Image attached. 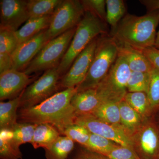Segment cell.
<instances>
[{
  "mask_svg": "<svg viewBox=\"0 0 159 159\" xmlns=\"http://www.w3.org/2000/svg\"><path fill=\"white\" fill-rule=\"evenodd\" d=\"M76 88L65 89L41 102L18 111V122L51 124L62 134L67 126L74 123L76 115L71 101Z\"/></svg>",
  "mask_w": 159,
  "mask_h": 159,
  "instance_id": "6da1fadb",
  "label": "cell"
},
{
  "mask_svg": "<svg viewBox=\"0 0 159 159\" xmlns=\"http://www.w3.org/2000/svg\"><path fill=\"white\" fill-rule=\"evenodd\" d=\"M159 12L150 11L142 16L127 14L112 30L111 36L117 42L142 51L154 47Z\"/></svg>",
  "mask_w": 159,
  "mask_h": 159,
  "instance_id": "7a4b0ae2",
  "label": "cell"
},
{
  "mask_svg": "<svg viewBox=\"0 0 159 159\" xmlns=\"http://www.w3.org/2000/svg\"><path fill=\"white\" fill-rule=\"evenodd\" d=\"M107 23L89 11L84 16L76 28L68 49L57 69L61 77L68 70L77 56L91 41L102 34H107Z\"/></svg>",
  "mask_w": 159,
  "mask_h": 159,
  "instance_id": "3957f363",
  "label": "cell"
},
{
  "mask_svg": "<svg viewBox=\"0 0 159 159\" xmlns=\"http://www.w3.org/2000/svg\"><path fill=\"white\" fill-rule=\"evenodd\" d=\"M119 54V45L112 36H98L93 59L86 77L76 87L77 92L94 88L105 77Z\"/></svg>",
  "mask_w": 159,
  "mask_h": 159,
  "instance_id": "277c9868",
  "label": "cell"
},
{
  "mask_svg": "<svg viewBox=\"0 0 159 159\" xmlns=\"http://www.w3.org/2000/svg\"><path fill=\"white\" fill-rule=\"evenodd\" d=\"M76 28L66 31L46 43L23 72L29 75L57 67L68 49Z\"/></svg>",
  "mask_w": 159,
  "mask_h": 159,
  "instance_id": "5b68a950",
  "label": "cell"
},
{
  "mask_svg": "<svg viewBox=\"0 0 159 159\" xmlns=\"http://www.w3.org/2000/svg\"><path fill=\"white\" fill-rule=\"evenodd\" d=\"M84 13L80 1L62 0L51 16L50 25L46 31L47 41L77 27Z\"/></svg>",
  "mask_w": 159,
  "mask_h": 159,
  "instance_id": "8992f818",
  "label": "cell"
},
{
  "mask_svg": "<svg viewBox=\"0 0 159 159\" xmlns=\"http://www.w3.org/2000/svg\"><path fill=\"white\" fill-rule=\"evenodd\" d=\"M131 73L125 60L118 54L108 73L96 87L106 100L120 102L127 93V84Z\"/></svg>",
  "mask_w": 159,
  "mask_h": 159,
  "instance_id": "52a82bcc",
  "label": "cell"
},
{
  "mask_svg": "<svg viewBox=\"0 0 159 159\" xmlns=\"http://www.w3.org/2000/svg\"><path fill=\"white\" fill-rule=\"evenodd\" d=\"M61 78L57 67L45 71L23 91L19 108H27L37 105L56 94L58 81Z\"/></svg>",
  "mask_w": 159,
  "mask_h": 159,
  "instance_id": "ba28073f",
  "label": "cell"
},
{
  "mask_svg": "<svg viewBox=\"0 0 159 159\" xmlns=\"http://www.w3.org/2000/svg\"><path fill=\"white\" fill-rule=\"evenodd\" d=\"M133 147L142 159H157L159 153V125L155 116L144 120L131 137Z\"/></svg>",
  "mask_w": 159,
  "mask_h": 159,
  "instance_id": "9c48e42d",
  "label": "cell"
},
{
  "mask_svg": "<svg viewBox=\"0 0 159 159\" xmlns=\"http://www.w3.org/2000/svg\"><path fill=\"white\" fill-rule=\"evenodd\" d=\"M74 123L85 127L91 133L109 139L121 146L133 148L131 138L121 125L108 124L92 114L77 116Z\"/></svg>",
  "mask_w": 159,
  "mask_h": 159,
  "instance_id": "30bf717a",
  "label": "cell"
},
{
  "mask_svg": "<svg viewBox=\"0 0 159 159\" xmlns=\"http://www.w3.org/2000/svg\"><path fill=\"white\" fill-rule=\"evenodd\" d=\"M98 37L91 41L74 60L68 70L61 78L60 83L62 87L65 89L76 88L84 81L93 59Z\"/></svg>",
  "mask_w": 159,
  "mask_h": 159,
  "instance_id": "8fae6325",
  "label": "cell"
},
{
  "mask_svg": "<svg viewBox=\"0 0 159 159\" xmlns=\"http://www.w3.org/2000/svg\"><path fill=\"white\" fill-rule=\"evenodd\" d=\"M30 19L27 1L1 0L0 1V28L16 31Z\"/></svg>",
  "mask_w": 159,
  "mask_h": 159,
  "instance_id": "7c38bea8",
  "label": "cell"
},
{
  "mask_svg": "<svg viewBox=\"0 0 159 159\" xmlns=\"http://www.w3.org/2000/svg\"><path fill=\"white\" fill-rule=\"evenodd\" d=\"M46 31H43L29 40L20 44L11 55L12 69L23 71L27 67L48 42Z\"/></svg>",
  "mask_w": 159,
  "mask_h": 159,
  "instance_id": "4fadbf2b",
  "label": "cell"
},
{
  "mask_svg": "<svg viewBox=\"0 0 159 159\" xmlns=\"http://www.w3.org/2000/svg\"><path fill=\"white\" fill-rule=\"evenodd\" d=\"M32 81L29 75L14 69L0 74L1 101L18 97Z\"/></svg>",
  "mask_w": 159,
  "mask_h": 159,
  "instance_id": "5bb4252c",
  "label": "cell"
},
{
  "mask_svg": "<svg viewBox=\"0 0 159 159\" xmlns=\"http://www.w3.org/2000/svg\"><path fill=\"white\" fill-rule=\"evenodd\" d=\"M105 100L102 94L95 87L77 92L72 97L71 103L77 116L92 114Z\"/></svg>",
  "mask_w": 159,
  "mask_h": 159,
  "instance_id": "9a60e30c",
  "label": "cell"
},
{
  "mask_svg": "<svg viewBox=\"0 0 159 159\" xmlns=\"http://www.w3.org/2000/svg\"><path fill=\"white\" fill-rule=\"evenodd\" d=\"M118 43V54L124 57L131 71L150 73L154 66L142 51L126 45Z\"/></svg>",
  "mask_w": 159,
  "mask_h": 159,
  "instance_id": "2e32d148",
  "label": "cell"
},
{
  "mask_svg": "<svg viewBox=\"0 0 159 159\" xmlns=\"http://www.w3.org/2000/svg\"><path fill=\"white\" fill-rule=\"evenodd\" d=\"M51 16L29 19L20 29L16 31L19 43L27 41L47 30L51 23Z\"/></svg>",
  "mask_w": 159,
  "mask_h": 159,
  "instance_id": "e0dca14e",
  "label": "cell"
},
{
  "mask_svg": "<svg viewBox=\"0 0 159 159\" xmlns=\"http://www.w3.org/2000/svg\"><path fill=\"white\" fill-rule=\"evenodd\" d=\"M119 106L120 124L126 133L131 138L145 120L124 99L120 101Z\"/></svg>",
  "mask_w": 159,
  "mask_h": 159,
  "instance_id": "ac0fdd59",
  "label": "cell"
},
{
  "mask_svg": "<svg viewBox=\"0 0 159 159\" xmlns=\"http://www.w3.org/2000/svg\"><path fill=\"white\" fill-rule=\"evenodd\" d=\"M59 132L51 124L37 125L31 144L34 149L48 148L60 136Z\"/></svg>",
  "mask_w": 159,
  "mask_h": 159,
  "instance_id": "d6986e66",
  "label": "cell"
},
{
  "mask_svg": "<svg viewBox=\"0 0 159 159\" xmlns=\"http://www.w3.org/2000/svg\"><path fill=\"white\" fill-rule=\"evenodd\" d=\"M21 94L8 102H0V129H11L17 123Z\"/></svg>",
  "mask_w": 159,
  "mask_h": 159,
  "instance_id": "ffe728a7",
  "label": "cell"
},
{
  "mask_svg": "<svg viewBox=\"0 0 159 159\" xmlns=\"http://www.w3.org/2000/svg\"><path fill=\"white\" fill-rule=\"evenodd\" d=\"M119 102L113 100H105L92 114L97 119L108 124L121 125Z\"/></svg>",
  "mask_w": 159,
  "mask_h": 159,
  "instance_id": "44dd1931",
  "label": "cell"
},
{
  "mask_svg": "<svg viewBox=\"0 0 159 159\" xmlns=\"http://www.w3.org/2000/svg\"><path fill=\"white\" fill-rule=\"evenodd\" d=\"M74 148L73 140L65 136H60L52 145L45 148V156L47 159H68Z\"/></svg>",
  "mask_w": 159,
  "mask_h": 159,
  "instance_id": "7402d4cb",
  "label": "cell"
},
{
  "mask_svg": "<svg viewBox=\"0 0 159 159\" xmlns=\"http://www.w3.org/2000/svg\"><path fill=\"white\" fill-rule=\"evenodd\" d=\"M124 100L144 120L154 116L147 94L144 92L127 93Z\"/></svg>",
  "mask_w": 159,
  "mask_h": 159,
  "instance_id": "603a6c76",
  "label": "cell"
},
{
  "mask_svg": "<svg viewBox=\"0 0 159 159\" xmlns=\"http://www.w3.org/2000/svg\"><path fill=\"white\" fill-rule=\"evenodd\" d=\"M62 0H29L27 7L30 18L52 15Z\"/></svg>",
  "mask_w": 159,
  "mask_h": 159,
  "instance_id": "cb8c5ba5",
  "label": "cell"
},
{
  "mask_svg": "<svg viewBox=\"0 0 159 159\" xmlns=\"http://www.w3.org/2000/svg\"><path fill=\"white\" fill-rule=\"evenodd\" d=\"M11 129H0V158L22 159L20 148L16 147L11 140Z\"/></svg>",
  "mask_w": 159,
  "mask_h": 159,
  "instance_id": "d4e9b609",
  "label": "cell"
},
{
  "mask_svg": "<svg viewBox=\"0 0 159 159\" xmlns=\"http://www.w3.org/2000/svg\"><path fill=\"white\" fill-rule=\"evenodd\" d=\"M37 125L26 122H18L11 129V140L17 148L26 143H31Z\"/></svg>",
  "mask_w": 159,
  "mask_h": 159,
  "instance_id": "484cf974",
  "label": "cell"
},
{
  "mask_svg": "<svg viewBox=\"0 0 159 159\" xmlns=\"http://www.w3.org/2000/svg\"><path fill=\"white\" fill-rule=\"evenodd\" d=\"M107 23L113 30L125 16L126 8L122 0H106Z\"/></svg>",
  "mask_w": 159,
  "mask_h": 159,
  "instance_id": "4316f807",
  "label": "cell"
},
{
  "mask_svg": "<svg viewBox=\"0 0 159 159\" xmlns=\"http://www.w3.org/2000/svg\"><path fill=\"white\" fill-rule=\"evenodd\" d=\"M147 97L154 116L159 112V70L154 67L150 72Z\"/></svg>",
  "mask_w": 159,
  "mask_h": 159,
  "instance_id": "83f0119b",
  "label": "cell"
},
{
  "mask_svg": "<svg viewBox=\"0 0 159 159\" xmlns=\"http://www.w3.org/2000/svg\"><path fill=\"white\" fill-rule=\"evenodd\" d=\"M119 145L109 139L91 133L86 148L106 156Z\"/></svg>",
  "mask_w": 159,
  "mask_h": 159,
  "instance_id": "f1b7e54d",
  "label": "cell"
},
{
  "mask_svg": "<svg viewBox=\"0 0 159 159\" xmlns=\"http://www.w3.org/2000/svg\"><path fill=\"white\" fill-rule=\"evenodd\" d=\"M19 44L16 31L0 28V55L11 56Z\"/></svg>",
  "mask_w": 159,
  "mask_h": 159,
  "instance_id": "f546056e",
  "label": "cell"
},
{
  "mask_svg": "<svg viewBox=\"0 0 159 159\" xmlns=\"http://www.w3.org/2000/svg\"><path fill=\"white\" fill-rule=\"evenodd\" d=\"M150 73L131 71L127 86V93L144 92L147 93Z\"/></svg>",
  "mask_w": 159,
  "mask_h": 159,
  "instance_id": "4dcf8cb0",
  "label": "cell"
},
{
  "mask_svg": "<svg viewBox=\"0 0 159 159\" xmlns=\"http://www.w3.org/2000/svg\"><path fill=\"white\" fill-rule=\"evenodd\" d=\"M91 133L82 125L74 123L67 126L62 135L86 148Z\"/></svg>",
  "mask_w": 159,
  "mask_h": 159,
  "instance_id": "1f68e13d",
  "label": "cell"
},
{
  "mask_svg": "<svg viewBox=\"0 0 159 159\" xmlns=\"http://www.w3.org/2000/svg\"><path fill=\"white\" fill-rule=\"evenodd\" d=\"M85 11H89L107 23L106 2L105 0L80 1Z\"/></svg>",
  "mask_w": 159,
  "mask_h": 159,
  "instance_id": "d6a6232c",
  "label": "cell"
},
{
  "mask_svg": "<svg viewBox=\"0 0 159 159\" xmlns=\"http://www.w3.org/2000/svg\"><path fill=\"white\" fill-rule=\"evenodd\" d=\"M107 159H140L134 148L119 145L105 156Z\"/></svg>",
  "mask_w": 159,
  "mask_h": 159,
  "instance_id": "836d02e7",
  "label": "cell"
},
{
  "mask_svg": "<svg viewBox=\"0 0 159 159\" xmlns=\"http://www.w3.org/2000/svg\"><path fill=\"white\" fill-rule=\"evenodd\" d=\"M107 159L104 156L96 153L84 147L80 149L70 159Z\"/></svg>",
  "mask_w": 159,
  "mask_h": 159,
  "instance_id": "e575fe53",
  "label": "cell"
},
{
  "mask_svg": "<svg viewBox=\"0 0 159 159\" xmlns=\"http://www.w3.org/2000/svg\"><path fill=\"white\" fill-rule=\"evenodd\" d=\"M143 54L155 67L159 70V48L151 47L142 51Z\"/></svg>",
  "mask_w": 159,
  "mask_h": 159,
  "instance_id": "d590c367",
  "label": "cell"
},
{
  "mask_svg": "<svg viewBox=\"0 0 159 159\" xmlns=\"http://www.w3.org/2000/svg\"><path fill=\"white\" fill-rule=\"evenodd\" d=\"M140 2L146 6L150 11H154L157 9L159 12V1H141ZM154 47L159 48V30L157 33Z\"/></svg>",
  "mask_w": 159,
  "mask_h": 159,
  "instance_id": "8d00e7d4",
  "label": "cell"
},
{
  "mask_svg": "<svg viewBox=\"0 0 159 159\" xmlns=\"http://www.w3.org/2000/svg\"><path fill=\"white\" fill-rule=\"evenodd\" d=\"M155 119L157 122V123H158L159 125V112L155 115Z\"/></svg>",
  "mask_w": 159,
  "mask_h": 159,
  "instance_id": "74e56055",
  "label": "cell"
},
{
  "mask_svg": "<svg viewBox=\"0 0 159 159\" xmlns=\"http://www.w3.org/2000/svg\"><path fill=\"white\" fill-rule=\"evenodd\" d=\"M157 159H159V153L158 154V156L157 157Z\"/></svg>",
  "mask_w": 159,
  "mask_h": 159,
  "instance_id": "f35d334b",
  "label": "cell"
},
{
  "mask_svg": "<svg viewBox=\"0 0 159 159\" xmlns=\"http://www.w3.org/2000/svg\"><path fill=\"white\" fill-rule=\"evenodd\" d=\"M140 159H142L140 158Z\"/></svg>",
  "mask_w": 159,
  "mask_h": 159,
  "instance_id": "ab89813d",
  "label": "cell"
}]
</instances>
